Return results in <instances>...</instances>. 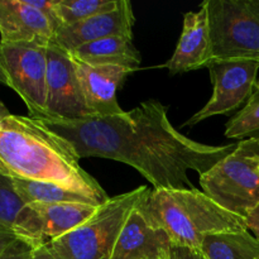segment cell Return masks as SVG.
Returning a JSON list of instances; mask_svg holds the SVG:
<instances>
[{
  "label": "cell",
  "mask_w": 259,
  "mask_h": 259,
  "mask_svg": "<svg viewBox=\"0 0 259 259\" xmlns=\"http://www.w3.org/2000/svg\"><path fill=\"white\" fill-rule=\"evenodd\" d=\"M17 238L18 237L15 234H13V233L0 228V254H2V253L7 249L8 245H9L10 243L14 242Z\"/></svg>",
  "instance_id": "obj_26"
},
{
  "label": "cell",
  "mask_w": 259,
  "mask_h": 259,
  "mask_svg": "<svg viewBox=\"0 0 259 259\" xmlns=\"http://www.w3.org/2000/svg\"><path fill=\"white\" fill-rule=\"evenodd\" d=\"M56 28L48 17L27 0H0V42L48 43Z\"/></svg>",
  "instance_id": "obj_13"
},
{
  "label": "cell",
  "mask_w": 259,
  "mask_h": 259,
  "mask_svg": "<svg viewBox=\"0 0 259 259\" xmlns=\"http://www.w3.org/2000/svg\"><path fill=\"white\" fill-rule=\"evenodd\" d=\"M72 58L88 65L119 66L137 71L142 62L141 53L133 45V37L114 35L81 46L70 53Z\"/></svg>",
  "instance_id": "obj_16"
},
{
  "label": "cell",
  "mask_w": 259,
  "mask_h": 259,
  "mask_svg": "<svg viewBox=\"0 0 259 259\" xmlns=\"http://www.w3.org/2000/svg\"><path fill=\"white\" fill-rule=\"evenodd\" d=\"M202 192L229 212L245 218L259 206V141L244 139L199 179Z\"/></svg>",
  "instance_id": "obj_5"
},
{
  "label": "cell",
  "mask_w": 259,
  "mask_h": 259,
  "mask_svg": "<svg viewBox=\"0 0 259 259\" xmlns=\"http://www.w3.org/2000/svg\"><path fill=\"white\" fill-rule=\"evenodd\" d=\"M171 248L168 235L152 227L136 207L121 229L111 259H169Z\"/></svg>",
  "instance_id": "obj_14"
},
{
  "label": "cell",
  "mask_w": 259,
  "mask_h": 259,
  "mask_svg": "<svg viewBox=\"0 0 259 259\" xmlns=\"http://www.w3.org/2000/svg\"><path fill=\"white\" fill-rule=\"evenodd\" d=\"M136 22L129 0H120L118 7L100 13L71 25H63L55 33L52 43L67 52H73L81 46L114 35L133 37Z\"/></svg>",
  "instance_id": "obj_10"
},
{
  "label": "cell",
  "mask_w": 259,
  "mask_h": 259,
  "mask_svg": "<svg viewBox=\"0 0 259 259\" xmlns=\"http://www.w3.org/2000/svg\"><path fill=\"white\" fill-rule=\"evenodd\" d=\"M212 60L207 10L204 5L197 12L184 15V28L172 57L163 65L172 75L207 67Z\"/></svg>",
  "instance_id": "obj_12"
},
{
  "label": "cell",
  "mask_w": 259,
  "mask_h": 259,
  "mask_svg": "<svg viewBox=\"0 0 259 259\" xmlns=\"http://www.w3.org/2000/svg\"><path fill=\"white\" fill-rule=\"evenodd\" d=\"M32 259H58L55 255V253L52 252V249L50 248V245L47 244H42L38 245L33 249V254H32Z\"/></svg>",
  "instance_id": "obj_25"
},
{
  "label": "cell",
  "mask_w": 259,
  "mask_h": 259,
  "mask_svg": "<svg viewBox=\"0 0 259 259\" xmlns=\"http://www.w3.org/2000/svg\"><path fill=\"white\" fill-rule=\"evenodd\" d=\"M211 61L259 62V0H205Z\"/></svg>",
  "instance_id": "obj_6"
},
{
  "label": "cell",
  "mask_w": 259,
  "mask_h": 259,
  "mask_svg": "<svg viewBox=\"0 0 259 259\" xmlns=\"http://www.w3.org/2000/svg\"><path fill=\"white\" fill-rule=\"evenodd\" d=\"M0 228L13 233L33 247L47 244L39 233L37 212L15 191L13 180L0 174Z\"/></svg>",
  "instance_id": "obj_15"
},
{
  "label": "cell",
  "mask_w": 259,
  "mask_h": 259,
  "mask_svg": "<svg viewBox=\"0 0 259 259\" xmlns=\"http://www.w3.org/2000/svg\"><path fill=\"white\" fill-rule=\"evenodd\" d=\"M10 111L8 110V108L7 106L4 105V103H3L2 100H0V118H4V116H8V115H10Z\"/></svg>",
  "instance_id": "obj_27"
},
{
  "label": "cell",
  "mask_w": 259,
  "mask_h": 259,
  "mask_svg": "<svg viewBox=\"0 0 259 259\" xmlns=\"http://www.w3.org/2000/svg\"><path fill=\"white\" fill-rule=\"evenodd\" d=\"M73 62L86 105L93 114V118L123 115L125 111L116 100V91L126 76L134 71L119 66L88 65L75 58Z\"/></svg>",
  "instance_id": "obj_11"
},
{
  "label": "cell",
  "mask_w": 259,
  "mask_h": 259,
  "mask_svg": "<svg viewBox=\"0 0 259 259\" xmlns=\"http://www.w3.org/2000/svg\"><path fill=\"white\" fill-rule=\"evenodd\" d=\"M225 137L230 139H257L259 141V81L254 93L244 108L235 113L225 125Z\"/></svg>",
  "instance_id": "obj_20"
},
{
  "label": "cell",
  "mask_w": 259,
  "mask_h": 259,
  "mask_svg": "<svg viewBox=\"0 0 259 259\" xmlns=\"http://www.w3.org/2000/svg\"><path fill=\"white\" fill-rule=\"evenodd\" d=\"M147 191L148 187L139 186L109 197L80 227L48 245L58 259H111L124 224Z\"/></svg>",
  "instance_id": "obj_4"
},
{
  "label": "cell",
  "mask_w": 259,
  "mask_h": 259,
  "mask_svg": "<svg viewBox=\"0 0 259 259\" xmlns=\"http://www.w3.org/2000/svg\"><path fill=\"white\" fill-rule=\"evenodd\" d=\"M137 207L152 227L168 235L174 247L200 250L207 235L248 230L245 219L197 189H148Z\"/></svg>",
  "instance_id": "obj_3"
},
{
  "label": "cell",
  "mask_w": 259,
  "mask_h": 259,
  "mask_svg": "<svg viewBox=\"0 0 259 259\" xmlns=\"http://www.w3.org/2000/svg\"><path fill=\"white\" fill-rule=\"evenodd\" d=\"M169 259H205L200 250L191 249L185 247H174L171 248V255Z\"/></svg>",
  "instance_id": "obj_23"
},
{
  "label": "cell",
  "mask_w": 259,
  "mask_h": 259,
  "mask_svg": "<svg viewBox=\"0 0 259 259\" xmlns=\"http://www.w3.org/2000/svg\"><path fill=\"white\" fill-rule=\"evenodd\" d=\"M120 0H57L56 12L61 27L85 20L118 7Z\"/></svg>",
  "instance_id": "obj_21"
},
{
  "label": "cell",
  "mask_w": 259,
  "mask_h": 259,
  "mask_svg": "<svg viewBox=\"0 0 259 259\" xmlns=\"http://www.w3.org/2000/svg\"><path fill=\"white\" fill-rule=\"evenodd\" d=\"M33 249L34 247L30 243L17 238L0 254V259H32Z\"/></svg>",
  "instance_id": "obj_22"
},
{
  "label": "cell",
  "mask_w": 259,
  "mask_h": 259,
  "mask_svg": "<svg viewBox=\"0 0 259 259\" xmlns=\"http://www.w3.org/2000/svg\"><path fill=\"white\" fill-rule=\"evenodd\" d=\"M0 83H4V85L8 86V80L7 77H5V73L3 72L2 67H0Z\"/></svg>",
  "instance_id": "obj_28"
},
{
  "label": "cell",
  "mask_w": 259,
  "mask_h": 259,
  "mask_svg": "<svg viewBox=\"0 0 259 259\" xmlns=\"http://www.w3.org/2000/svg\"><path fill=\"white\" fill-rule=\"evenodd\" d=\"M15 191L27 205L30 204H88L100 206L104 202L90 195L70 190L53 182L13 180Z\"/></svg>",
  "instance_id": "obj_19"
},
{
  "label": "cell",
  "mask_w": 259,
  "mask_h": 259,
  "mask_svg": "<svg viewBox=\"0 0 259 259\" xmlns=\"http://www.w3.org/2000/svg\"><path fill=\"white\" fill-rule=\"evenodd\" d=\"M0 174L12 180L53 182L106 202L109 196L80 166L72 144L30 116L0 118Z\"/></svg>",
  "instance_id": "obj_2"
},
{
  "label": "cell",
  "mask_w": 259,
  "mask_h": 259,
  "mask_svg": "<svg viewBox=\"0 0 259 259\" xmlns=\"http://www.w3.org/2000/svg\"><path fill=\"white\" fill-rule=\"evenodd\" d=\"M200 252L205 259H259V242L249 230L210 234Z\"/></svg>",
  "instance_id": "obj_18"
},
{
  "label": "cell",
  "mask_w": 259,
  "mask_h": 259,
  "mask_svg": "<svg viewBox=\"0 0 259 259\" xmlns=\"http://www.w3.org/2000/svg\"><path fill=\"white\" fill-rule=\"evenodd\" d=\"M37 212L40 238L50 243L80 227L99 206L88 204H30Z\"/></svg>",
  "instance_id": "obj_17"
},
{
  "label": "cell",
  "mask_w": 259,
  "mask_h": 259,
  "mask_svg": "<svg viewBox=\"0 0 259 259\" xmlns=\"http://www.w3.org/2000/svg\"><path fill=\"white\" fill-rule=\"evenodd\" d=\"M247 228L249 232L253 233L257 240L259 242V206L255 207L247 218H245Z\"/></svg>",
  "instance_id": "obj_24"
},
{
  "label": "cell",
  "mask_w": 259,
  "mask_h": 259,
  "mask_svg": "<svg viewBox=\"0 0 259 259\" xmlns=\"http://www.w3.org/2000/svg\"><path fill=\"white\" fill-rule=\"evenodd\" d=\"M47 120H83L93 118L70 52L51 42L47 47Z\"/></svg>",
  "instance_id": "obj_9"
},
{
  "label": "cell",
  "mask_w": 259,
  "mask_h": 259,
  "mask_svg": "<svg viewBox=\"0 0 259 259\" xmlns=\"http://www.w3.org/2000/svg\"><path fill=\"white\" fill-rule=\"evenodd\" d=\"M48 45L0 42V67L8 86L24 101L30 118L40 121L48 118L46 110Z\"/></svg>",
  "instance_id": "obj_7"
},
{
  "label": "cell",
  "mask_w": 259,
  "mask_h": 259,
  "mask_svg": "<svg viewBox=\"0 0 259 259\" xmlns=\"http://www.w3.org/2000/svg\"><path fill=\"white\" fill-rule=\"evenodd\" d=\"M43 123L67 139L80 159L99 157L125 163L156 190L195 189L187 171L201 176L238 146H210L187 138L157 100L144 101L123 115Z\"/></svg>",
  "instance_id": "obj_1"
},
{
  "label": "cell",
  "mask_w": 259,
  "mask_h": 259,
  "mask_svg": "<svg viewBox=\"0 0 259 259\" xmlns=\"http://www.w3.org/2000/svg\"><path fill=\"white\" fill-rule=\"evenodd\" d=\"M214 93L206 105L185 125H195L215 115H230L249 100L257 86L259 62L249 60L211 61L207 66Z\"/></svg>",
  "instance_id": "obj_8"
}]
</instances>
